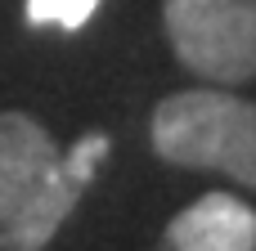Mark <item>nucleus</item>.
<instances>
[{"mask_svg": "<svg viewBox=\"0 0 256 251\" xmlns=\"http://www.w3.org/2000/svg\"><path fill=\"white\" fill-rule=\"evenodd\" d=\"M112 139L81 135L68 153L27 112H0V251H45L104 166Z\"/></svg>", "mask_w": 256, "mask_h": 251, "instance_id": "obj_1", "label": "nucleus"}, {"mask_svg": "<svg viewBox=\"0 0 256 251\" xmlns=\"http://www.w3.org/2000/svg\"><path fill=\"white\" fill-rule=\"evenodd\" d=\"M153 148L184 171H220L256 189V103L225 90H180L153 108Z\"/></svg>", "mask_w": 256, "mask_h": 251, "instance_id": "obj_2", "label": "nucleus"}, {"mask_svg": "<svg viewBox=\"0 0 256 251\" xmlns=\"http://www.w3.org/2000/svg\"><path fill=\"white\" fill-rule=\"evenodd\" d=\"M162 22L194 76L212 85L256 76V0H162Z\"/></svg>", "mask_w": 256, "mask_h": 251, "instance_id": "obj_3", "label": "nucleus"}, {"mask_svg": "<svg viewBox=\"0 0 256 251\" xmlns=\"http://www.w3.org/2000/svg\"><path fill=\"white\" fill-rule=\"evenodd\" d=\"M166 251H256V211L234 193H207L166 225Z\"/></svg>", "mask_w": 256, "mask_h": 251, "instance_id": "obj_4", "label": "nucleus"}, {"mask_svg": "<svg viewBox=\"0 0 256 251\" xmlns=\"http://www.w3.org/2000/svg\"><path fill=\"white\" fill-rule=\"evenodd\" d=\"M99 9V0H27V22L32 27H86L90 13Z\"/></svg>", "mask_w": 256, "mask_h": 251, "instance_id": "obj_5", "label": "nucleus"}]
</instances>
